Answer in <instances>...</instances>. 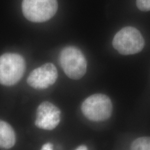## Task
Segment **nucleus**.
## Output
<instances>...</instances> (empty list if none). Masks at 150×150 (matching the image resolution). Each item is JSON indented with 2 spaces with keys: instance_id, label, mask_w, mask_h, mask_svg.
Masks as SVG:
<instances>
[{
  "instance_id": "obj_1",
  "label": "nucleus",
  "mask_w": 150,
  "mask_h": 150,
  "mask_svg": "<svg viewBox=\"0 0 150 150\" xmlns=\"http://www.w3.org/2000/svg\"><path fill=\"white\" fill-rule=\"evenodd\" d=\"M25 61L21 55L6 53L0 56V84L11 86L16 84L23 76Z\"/></svg>"
},
{
  "instance_id": "obj_2",
  "label": "nucleus",
  "mask_w": 150,
  "mask_h": 150,
  "mask_svg": "<svg viewBox=\"0 0 150 150\" xmlns=\"http://www.w3.org/2000/svg\"><path fill=\"white\" fill-rule=\"evenodd\" d=\"M112 46L122 55L139 53L145 46V40L139 31L133 27L120 30L112 40Z\"/></svg>"
},
{
  "instance_id": "obj_3",
  "label": "nucleus",
  "mask_w": 150,
  "mask_h": 150,
  "mask_svg": "<svg viewBox=\"0 0 150 150\" xmlns=\"http://www.w3.org/2000/svg\"><path fill=\"white\" fill-rule=\"evenodd\" d=\"M60 63L65 74L72 79H79L87 70V62L80 50L73 46L63 49L60 54Z\"/></svg>"
},
{
  "instance_id": "obj_4",
  "label": "nucleus",
  "mask_w": 150,
  "mask_h": 150,
  "mask_svg": "<svg viewBox=\"0 0 150 150\" xmlns=\"http://www.w3.org/2000/svg\"><path fill=\"white\" fill-rule=\"evenodd\" d=\"M81 110L85 117L90 120L105 121L112 114L111 100L104 94H95L88 97L83 102Z\"/></svg>"
},
{
  "instance_id": "obj_5",
  "label": "nucleus",
  "mask_w": 150,
  "mask_h": 150,
  "mask_svg": "<svg viewBox=\"0 0 150 150\" xmlns=\"http://www.w3.org/2000/svg\"><path fill=\"white\" fill-rule=\"evenodd\" d=\"M22 13L29 21L43 22L52 18L57 11V0H23Z\"/></svg>"
},
{
  "instance_id": "obj_6",
  "label": "nucleus",
  "mask_w": 150,
  "mask_h": 150,
  "mask_svg": "<svg viewBox=\"0 0 150 150\" xmlns=\"http://www.w3.org/2000/svg\"><path fill=\"white\" fill-rule=\"evenodd\" d=\"M57 78L56 66L48 63L33 70L28 76L27 83L33 88L45 89L55 83Z\"/></svg>"
},
{
  "instance_id": "obj_7",
  "label": "nucleus",
  "mask_w": 150,
  "mask_h": 150,
  "mask_svg": "<svg viewBox=\"0 0 150 150\" xmlns=\"http://www.w3.org/2000/svg\"><path fill=\"white\" fill-rule=\"evenodd\" d=\"M61 111L55 105L49 102H42L37 109L35 125L40 129L52 130L59 125Z\"/></svg>"
},
{
  "instance_id": "obj_8",
  "label": "nucleus",
  "mask_w": 150,
  "mask_h": 150,
  "mask_svg": "<svg viewBox=\"0 0 150 150\" xmlns=\"http://www.w3.org/2000/svg\"><path fill=\"white\" fill-rule=\"evenodd\" d=\"M16 134L9 124L0 120V148L8 149L16 144Z\"/></svg>"
},
{
  "instance_id": "obj_9",
  "label": "nucleus",
  "mask_w": 150,
  "mask_h": 150,
  "mask_svg": "<svg viewBox=\"0 0 150 150\" xmlns=\"http://www.w3.org/2000/svg\"><path fill=\"white\" fill-rule=\"evenodd\" d=\"M131 150H150V137H141L131 144Z\"/></svg>"
},
{
  "instance_id": "obj_10",
  "label": "nucleus",
  "mask_w": 150,
  "mask_h": 150,
  "mask_svg": "<svg viewBox=\"0 0 150 150\" xmlns=\"http://www.w3.org/2000/svg\"><path fill=\"white\" fill-rule=\"evenodd\" d=\"M136 6L141 11H149L150 0H136Z\"/></svg>"
},
{
  "instance_id": "obj_11",
  "label": "nucleus",
  "mask_w": 150,
  "mask_h": 150,
  "mask_svg": "<svg viewBox=\"0 0 150 150\" xmlns=\"http://www.w3.org/2000/svg\"><path fill=\"white\" fill-rule=\"evenodd\" d=\"M41 150H53V145L50 142H47L42 146Z\"/></svg>"
},
{
  "instance_id": "obj_12",
  "label": "nucleus",
  "mask_w": 150,
  "mask_h": 150,
  "mask_svg": "<svg viewBox=\"0 0 150 150\" xmlns=\"http://www.w3.org/2000/svg\"><path fill=\"white\" fill-rule=\"evenodd\" d=\"M76 150H88L86 146L85 145H81Z\"/></svg>"
}]
</instances>
